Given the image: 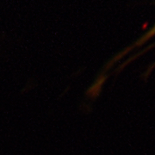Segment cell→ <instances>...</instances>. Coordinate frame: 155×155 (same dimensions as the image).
Returning <instances> with one entry per match:
<instances>
[{
  "mask_svg": "<svg viewBox=\"0 0 155 155\" xmlns=\"http://www.w3.org/2000/svg\"><path fill=\"white\" fill-rule=\"evenodd\" d=\"M153 37H155V24L154 25H153L146 33L143 34V35H141L134 43H133L130 47H128V48L125 49L123 52H122L121 54H119L118 55L116 56L115 59H113V61H111L110 65V66H111L114 62H116L118 60H120L122 57H123L124 55H126V54H128L129 52L136 49V48H139L140 47H141V46H143L144 44H146L147 42H148L150 40L153 39Z\"/></svg>",
  "mask_w": 155,
  "mask_h": 155,
  "instance_id": "cell-1",
  "label": "cell"
},
{
  "mask_svg": "<svg viewBox=\"0 0 155 155\" xmlns=\"http://www.w3.org/2000/svg\"><path fill=\"white\" fill-rule=\"evenodd\" d=\"M104 80H105V77L101 76L97 79V81L92 85V87L89 89V91H87V94L90 95V97H96L97 95L99 94V91H101V86L104 84Z\"/></svg>",
  "mask_w": 155,
  "mask_h": 155,
  "instance_id": "cell-2",
  "label": "cell"
},
{
  "mask_svg": "<svg viewBox=\"0 0 155 155\" xmlns=\"http://www.w3.org/2000/svg\"><path fill=\"white\" fill-rule=\"evenodd\" d=\"M154 68H155V65H154V66H153V67L152 69H154ZM152 69H151V70H152Z\"/></svg>",
  "mask_w": 155,
  "mask_h": 155,
  "instance_id": "cell-3",
  "label": "cell"
}]
</instances>
